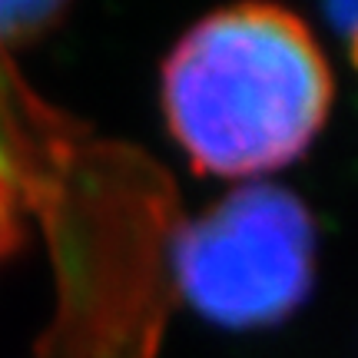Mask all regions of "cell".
<instances>
[{
    "label": "cell",
    "instance_id": "6da1fadb",
    "mask_svg": "<svg viewBox=\"0 0 358 358\" xmlns=\"http://www.w3.org/2000/svg\"><path fill=\"white\" fill-rule=\"evenodd\" d=\"M163 103L196 166L252 176L306 153L329 116L332 80L319 43L292 13L232 7L176 43Z\"/></svg>",
    "mask_w": 358,
    "mask_h": 358
},
{
    "label": "cell",
    "instance_id": "7a4b0ae2",
    "mask_svg": "<svg viewBox=\"0 0 358 358\" xmlns=\"http://www.w3.org/2000/svg\"><path fill=\"white\" fill-rule=\"evenodd\" d=\"M173 262L203 319L226 329L272 325L312 289L315 226L292 192L243 186L179 236Z\"/></svg>",
    "mask_w": 358,
    "mask_h": 358
},
{
    "label": "cell",
    "instance_id": "3957f363",
    "mask_svg": "<svg viewBox=\"0 0 358 358\" xmlns=\"http://www.w3.org/2000/svg\"><path fill=\"white\" fill-rule=\"evenodd\" d=\"M57 17H64L60 3H0V40L40 34Z\"/></svg>",
    "mask_w": 358,
    "mask_h": 358
},
{
    "label": "cell",
    "instance_id": "277c9868",
    "mask_svg": "<svg viewBox=\"0 0 358 358\" xmlns=\"http://www.w3.org/2000/svg\"><path fill=\"white\" fill-rule=\"evenodd\" d=\"M325 17L332 20V27L342 37L352 40V34H355V3H332V7L325 10Z\"/></svg>",
    "mask_w": 358,
    "mask_h": 358
}]
</instances>
